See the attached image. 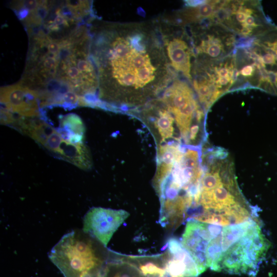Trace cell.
Listing matches in <instances>:
<instances>
[{
  "mask_svg": "<svg viewBox=\"0 0 277 277\" xmlns=\"http://www.w3.org/2000/svg\"><path fill=\"white\" fill-rule=\"evenodd\" d=\"M92 21L89 51L99 107L133 111L158 98L175 78L160 23Z\"/></svg>",
  "mask_w": 277,
  "mask_h": 277,
  "instance_id": "6da1fadb",
  "label": "cell"
},
{
  "mask_svg": "<svg viewBox=\"0 0 277 277\" xmlns=\"http://www.w3.org/2000/svg\"><path fill=\"white\" fill-rule=\"evenodd\" d=\"M96 240L83 230L71 231L51 249L49 258L64 277H93L108 256L100 254Z\"/></svg>",
  "mask_w": 277,
  "mask_h": 277,
  "instance_id": "7a4b0ae2",
  "label": "cell"
},
{
  "mask_svg": "<svg viewBox=\"0 0 277 277\" xmlns=\"http://www.w3.org/2000/svg\"><path fill=\"white\" fill-rule=\"evenodd\" d=\"M159 98L172 115L184 144L200 147L204 138L205 113L191 88L174 78Z\"/></svg>",
  "mask_w": 277,
  "mask_h": 277,
  "instance_id": "3957f363",
  "label": "cell"
},
{
  "mask_svg": "<svg viewBox=\"0 0 277 277\" xmlns=\"http://www.w3.org/2000/svg\"><path fill=\"white\" fill-rule=\"evenodd\" d=\"M140 110V116L153 135L157 146L172 141L181 143L174 119L159 97Z\"/></svg>",
  "mask_w": 277,
  "mask_h": 277,
  "instance_id": "277c9868",
  "label": "cell"
},
{
  "mask_svg": "<svg viewBox=\"0 0 277 277\" xmlns=\"http://www.w3.org/2000/svg\"><path fill=\"white\" fill-rule=\"evenodd\" d=\"M129 216V212L123 209L93 207L84 216L83 231L106 247Z\"/></svg>",
  "mask_w": 277,
  "mask_h": 277,
  "instance_id": "5b68a950",
  "label": "cell"
},
{
  "mask_svg": "<svg viewBox=\"0 0 277 277\" xmlns=\"http://www.w3.org/2000/svg\"><path fill=\"white\" fill-rule=\"evenodd\" d=\"M160 24L162 41L172 69L191 80L193 47H190L183 35L172 31L170 25L162 21Z\"/></svg>",
  "mask_w": 277,
  "mask_h": 277,
  "instance_id": "8992f818",
  "label": "cell"
},
{
  "mask_svg": "<svg viewBox=\"0 0 277 277\" xmlns=\"http://www.w3.org/2000/svg\"><path fill=\"white\" fill-rule=\"evenodd\" d=\"M1 108L16 115L34 117L42 114L37 93L19 82L1 87Z\"/></svg>",
  "mask_w": 277,
  "mask_h": 277,
  "instance_id": "52a82bcc",
  "label": "cell"
},
{
  "mask_svg": "<svg viewBox=\"0 0 277 277\" xmlns=\"http://www.w3.org/2000/svg\"><path fill=\"white\" fill-rule=\"evenodd\" d=\"M210 236L208 224L194 220L187 222L181 243L191 255L201 273L208 268L206 250Z\"/></svg>",
  "mask_w": 277,
  "mask_h": 277,
  "instance_id": "ba28073f",
  "label": "cell"
},
{
  "mask_svg": "<svg viewBox=\"0 0 277 277\" xmlns=\"http://www.w3.org/2000/svg\"><path fill=\"white\" fill-rule=\"evenodd\" d=\"M220 1H206L205 3L194 7H188L175 12L172 14L167 15L162 21L167 24L182 26L196 24L205 19L212 18L216 12L217 4Z\"/></svg>",
  "mask_w": 277,
  "mask_h": 277,
  "instance_id": "9c48e42d",
  "label": "cell"
},
{
  "mask_svg": "<svg viewBox=\"0 0 277 277\" xmlns=\"http://www.w3.org/2000/svg\"><path fill=\"white\" fill-rule=\"evenodd\" d=\"M142 277H179L168 263L167 250L154 256H129Z\"/></svg>",
  "mask_w": 277,
  "mask_h": 277,
  "instance_id": "30bf717a",
  "label": "cell"
},
{
  "mask_svg": "<svg viewBox=\"0 0 277 277\" xmlns=\"http://www.w3.org/2000/svg\"><path fill=\"white\" fill-rule=\"evenodd\" d=\"M55 156L83 170L92 166L90 152L84 142L74 143L63 138Z\"/></svg>",
  "mask_w": 277,
  "mask_h": 277,
  "instance_id": "8fae6325",
  "label": "cell"
},
{
  "mask_svg": "<svg viewBox=\"0 0 277 277\" xmlns=\"http://www.w3.org/2000/svg\"><path fill=\"white\" fill-rule=\"evenodd\" d=\"M62 137L72 142H84L85 127L82 118L75 113L60 116L57 129Z\"/></svg>",
  "mask_w": 277,
  "mask_h": 277,
  "instance_id": "7c38bea8",
  "label": "cell"
},
{
  "mask_svg": "<svg viewBox=\"0 0 277 277\" xmlns=\"http://www.w3.org/2000/svg\"><path fill=\"white\" fill-rule=\"evenodd\" d=\"M193 53L197 56L205 55L209 60H217L221 57L225 50V46L222 39L214 35L207 34L203 37L198 44H196Z\"/></svg>",
  "mask_w": 277,
  "mask_h": 277,
  "instance_id": "4fadbf2b",
  "label": "cell"
},
{
  "mask_svg": "<svg viewBox=\"0 0 277 277\" xmlns=\"http://www.w3.org/2000/svg\"><path fill=\"white\" fill-rule=\"evenodd\" d=\"M259 45L272 53L277 58V28L263 34Z\"/></svg>",
  "mask_w": 277,
  "mask_h": 277,
  "instance_id": "5bb4252c",
  "label": "cell"
},
{
  "mask_svg": "<svg viewBox=\"0 0 277 277\" xmlns=\"http://www.w3.org/2000/svg\"><path fill=\"white\" fill-rule=\"evenodd\" d=\"M256 64L254 66L253 65H247L245 66H244L239 72V74H240L242 76L245 77H249L253 76L254 74V72L255 69V66H256Z\"/></svg>",
  "mask_w": 277,
  "mask_h": 277,
  "instance_id": "9a60e30c",
  "label": "cell"
},
{
  "mask_svg": "<svg viewBox=\"0 0 277 277\" xmlns=\"http://www.w3.org/2000/svg\"><path fill=\"white\" fill-rule=\"evenodd\" d=\"M271 82L272 84L273 94L277 95V71L272 72L271 75Z\"/></svg>",
  "mask_w": 277,
  "mask_h": 277,
  "instance_id": "2e32d148",
  "label": "cell"
},
{
  "mask_svg": "<svg viewBox=\"0 0 277 277\" xmlns=\"http://www.w3.org/2000/svg\"><path fill=\"white\" fill-rule=\"evenodd\" d=\"M93 277H101V276H100L98 274H96V275H94Z\"/></svg>",
  "mask_w": 277,
  "mask_h": 277,
  "instance_id": "e0dca14e",
  "label": "cell"
}]
</instances>
